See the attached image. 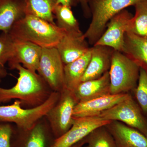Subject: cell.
I'll return each mask as SVG.
<instances>
[{
	"instance_id": "5",
	"label": "cell",
	"mask_w": 147,
	"mask_h": 147,
	"mask_svg": "<svg viewBox=\"0 0 147 147\" xmlns=\"http://www.w3.org/2000/svg\"><path fill=\"white\" fill-rule=\"evenodd\" d=\"M140 67L123 53L114 50L109 71L110 94L132 92L137 87Z\"/></svg>"
},
{
	"instance_id": "32",
	"label": "cell",
	"mask_w": 147,
	"mask_h": 147,
	"mask_svg": "<svg viewBox=\"0 0 147 147\" xmlns=\"http://www.w3.org/2000/svg\"><path fill=\"white\" fill-rule=\"evenodd\" d=\"M87 1H88V2L89 1H90V0H87Z\"/></svg>"
},
{
	"instance_id": "28",
	"label": "cell",
	"mask_w": 147,
	"mask_h": 147,
	"mask_svg": "<svg viewBox=\"0 0 147 147\" xmlns=\"http://www.w3.org/2000/svg\"><path fill=\"white\" fill-rule=\"evenodd\" d=\"M82 6L84 15L86 18H89L91 16L88 2L87 0H78Z\"/></svg>"
},
{
	"instance_id": "21",
	"label": "cell",
	"mask_w": 147,
	"mask_h": 147,
	"mask_svg": "<svg viewBox=\"0 0 147 147\" xmlns=\"http://www.w3.org/2000/svg\"><path fill=\"white\" fill-rule=\"evenodd\" d=\"M26 14L33 15L53 24L57 0H24Z\"/></svg>"
},
{
	"instance_id": "27",
	"label": "cell",
	"mask_w": 147,
	"mask_h": 147,
	"mask_svg": "<svg viewBox=\"0 0 147 147\" xmlns=\"http://www.w3.org/2000/svg\"><path fill=\"white\" fill-rule=\"evenodd\" d=\"M14 127L9 123H0V147H12Z\"/></svg>"
},
{
	"instance_id": "13",
	"label": "cell",
	"mask_w": 147,
	"mask_h": 147,
	"mask_svg": "<svg viewBox=\"0 0 147 147\" xmlns=\"http://www.w3.org/2000/svg\"><path fill=\"white\" fill-rule=\"evenodd\" d=\"M105 126L117 147H147V137L136 129L117 121H111Z\"/></svg>"
},
{
	"instance_id": "23",
	"label": "cell",
	"mask_w": 147,
	"mask_h": 147,
	"mask_svg": "<svg viewBox=\"0 0 147 147\" xmlns=\"http://www.w3.org/2000/svg\"><path fill=\"white\" fill-rule=\"evenodd\" d=\"M134 6L135 15L131 19L128 32L147 38V0L141 1Z\"/></svg>"
},
{
	"instance_id": "3",
	"label": "cell",
	"mask_w": 147,
	"mask_h": 147,
	"mask_svg": "<svg viewBox=\"0 0 147 147\" xmlns=\"http://www.w3.org/2000/svg\"><path fill=\"white\" fill-rule=\"evenodd\" d=\"M143 0H90L88 2L92 20L84 34L90 45L99 39L112 17L126 7L134 6Z\"/></svg>"
},
{
	"instance_id": "9",
	"label": "cell",
	"mask_w": 147,
	"mask_h": 147,
	"mask_svg": "<svg viewBox=\"0 0 147 147\" xmlns=\"http://www.w3.org/2000/svg\"><path fill=\"white\" fill-rule=\"evenodd\" d=\"M45 119L28 129L14 127L12 147H52L56 139Z\"/></svg>"
},
{
	"instance_id": "7",
	"label": "cell",
	"mask_w": 147,
	"mask_h": 147,
	"mask_svg": "<svg viewBox=\"0 0 147 147\" xmlns=\"http://www.w3.org/2000/svg\"><path fill=\"white\" fill-rule=\"evenodd\" d=\"M98 117L105 120L121 122L136 129L147 137V117L130 93L123 100Z\"/></svg>"
},
{
	"instance_id": "4",
	"label": "cell",
	"mask_w": 147,
	"mask_h": 147,
	"mask_svg": "<svg viewBox=\"0 0 147 147\" xmlns=\"http://www.w3.org/2000/svg\"><path fill=\"white\" fill-rule=\"evenodd\" d=\"M60 92H53L41 105L34 108H24L21 102L16 100L13 104L0 105V123H13L21 129H28L45 117L57 102Z\"/></svg>"
},
{
	"instance_id": "31",
	"label": "cell",
	"mask_w": 147,
	"mask_h": 147,
	"mask_svg": "<svg viewBox=\"0 0 147 147\" xmlns=\"http://www.w3.org/2000/svg\"><path fill=\"white\" fill-rule=\"evenodd\" d=\"M86 144V139H85V138H84L83 140H81V141L71 147H83L84 145Z\"/></svg>"
},
{
	"instance_id": "1",
	"label": "cell",
	"mask_w": 147,
	"mask_h": 147,
	"mask_svg": "<svg viewBox=\"0 0 147 147\" xmlns=\"http://www.w3.org/2000/svg\"><path fill=\"white\" fill-rule=\"evenodd\" d=\"M10 69H16L19 76L12 88L0 87V103L16 99L21 101L22 106L34 108L45 102L53 92L37 72L28 70L20 64L15 65Z\"/></svg>"
},
{
	"instance_id": "29",
	"label": "cell",
	"mask_w": 147,
	"mask_h": 147,
	"mask_svg": "<svg viewBox=\"0 0 147 147\" xmlns=\"http://www.w3.org/2000/svg\"><path fill=\"white\" fill-rule=\"evenodd\" d=\"M57 4L71 7L72 4V0H57Z\"/></svg>"
},
{
	"instance_id": "30",
	"label": "cell",
	"mask_w": 147,
	"mask_h": 147,
	"mask_svg": "<svg viewBox=\"0 0 147 147\" xmlns=\"http://www.w3.org/2000/svg\"><path fill=\"white\" fill-rule=\"evenodd\" d=\"M7 71L5 68H0V82L2 79L7 76Z\"/></svg>"
},
{
	"instance_id": "22",
	"label": "cell",
	"mask_w": 147,
	"mask_h": 147,
	"mask_svg": "<svg viewBox=\"0 0 147 147\" xmlns=\"http://www.w3.org/2000/svg\"><path fill=\"white\" fill-rule=\"evenodd\" d=\"M54 14L57 19L56 25L65 32L73 34H83L71 7L57 5L54 9Z\"/></svg>"
},
{
	"instance_id": "25",
	"label": "cell",
	"mask_w": 147,
	"mask_h": 147,
	"mask_svg": "<svg viewBox=\"0 0 147 147\" xmlns=\"http://www.w3.org/2000/svg\"><path fill=\"white\" fill-rule=\"evenodd\" d=\"M132 92L134 99L147 117V73L142 69L140 68L137 87Z\"/></svg>"
},
{
	"instance_id": "24",
	"label": "cell",
	"mask_w": 147,
	"mask_h": 147,
	"mask_svg": "<svg viewBox=\"0 0 147 147\" xmlns=\"http://www.w3.org/2000/svg\"><path fill=\"white\" fill-rule=\"evenodd\" d=\"M85 139L87 145L83 147H117L115 139L105 125L93 130Z\"/></svg>"
},
{
	"instance_id": "16",
	"label": "cell",
	"mask_w": 147,
	"mask_h": 147,
	"mask_svg": "<svg viewBox=\"0 0 147 147\" xmlns=\"http://www.w3.org/2000/svg\"><path fill=\"white\" fill-rule=\"evenodd\" d=\"M91 56L82 82L100 78L110 70L114 50L107 46L94 45Z\"/></svg>"
},
{
	"instance_id": "20",
	"label": "cell",
	"mask_w": 147,
	"mask_h": 147,
	"mask_svg": "<svg viewBox=\"0 0 147 147\" xmlns=\"http://www.w3.org/2000/svg\"><path fill=\"white\" fill-rule=\"evenodd\" d=\"M91 56V48L81 57L64 65L65 87L74 91L82 82Z\"/></svg>"
},
{
	"instance_id": "26",
	"label": "cell",
	"mask_w": 147,
	"mask_h": 147,
	"mask_svg": "<svg viewBox=\"0 0 147 147\" xmlns=\"http://www.w3.org/2000/svg\"><path fill=\"white\" fill-rule=\"evenodd\" d=\"M14 41L9 33L2 32L0 34V68L5 65L13 57Z\"/></svg>"
},
{
	"instance_id": "11",
	"label": "cell",
	"mask_w": 147,
	"mask_h": 147,
	"mask_svg": "<svg viewBox=\"0 0 147 147\" xmlns=\"http://www.w3.org/2000/svg\"><path fill=\"white\" fill-rule=\"evenodd\" d=\"M72 126L61 137L55 139L52 147H71L83 140L95 129L105 126L111 121L98 117L74 118Z\"/></svg>"
},
{
	"instance_id": "17",
	"label": "cell",
	"mask_w": 147,
	"mask_h": 147,
	"mask_svg": "<svg viewBox=\"0 0 147 147\" xmlns=\"http://www.w3.org/2000/svg\"><path fill=\"white\" fill-rule=\"evenodd\" d=\"M74 93L78 102L110 94L109 71L98 79L82 82Z\"/></svg>"
},
{
	"instance_id": "18",
	"label": "cell",
	"mask_w": 147,
	"mask_h": 147,
	"mask_svg": "<svg viewBox=\"0 0 147 147\" xmlns=\"http://www.w3.org/2000/svg\"><path fill=\"white\" fill-rule=\"evenodd\" d=\"M26 14L24 0H0V31L9 33Z\"/></svg>"
},
{
	"instance_id": "8",
	"label": "cell",
	"mask_w": 147,
	"mask_h": 147,
	"mask_svg": "<svg viewBox=\"0 0 147 147\" xmlns=\"http://www.w3.org/2000/svg\"><path fill=\"white\" fill-rule=\"evenodd\" d=\"M64 64L56 47L42 48L38 74L53 92H60L65 87Z\"/></svg>"
},
{
	"instance_id": "10",
	"label": "cell",
	"mask_w": 147,
	"mask_h": 147,
	"mask_svg": "<svg viewBox=\"0 0 147 147\" xmlns=\"http://www.w3.org/2000/svg\"><path fill=\"white\" fill-rule=\"evenodd\" d=\"M133 16L125 9L117 13L110 19L105 31L94 45L107 46L123 53L125 36L127 32L129 31Z\"/></svg>"
},
{
	"instance_id": "2",
	"label": "cell",
	"mask_w": 147,
	"mask_h": 147,
	"mask_svg": "<svg viewBox=\"0 0 147 147\" xmlns=\"http://www.w3.org/2000/svg\"><path fill=\"white\" fill-rule=\"evenodd\" d=\"M14 41L32 42L42 48L56 47L65 32L56 24L30 14L16 22L9 32Z\"/></svg>"
},
{
	"instance_id": "14",
	"label": "cell",
	"mask_w": 147,
	"mask_h": 147,
	"mask_svg": "<svg viewBox=\"0 0 147 147\" xmlns=\"http://www.w3.org/2000/svg\"><path fill=\"white\" fill-rule=\"evenodd\" d=\"M42 48L29 42L14 41L13 57L8 62L10 69L17 64L36 73L38 69Z\"/></svg>"
},
{
	"instance_id": "19",
	"label": "cell",
	"mask_w": 147,
	"mask_h": 147,
	"mask_svg": "<svg viewBox=\"0 0 147 147\" xmlns=\"http://www.w3.org/2000/svg\"><path fill=\"white\" fill-rule=\"evenodd\" d=\"M123 53L147 73V38L127 32Z\"/></svg>"
},
{
	"instance_id": "6",
	"label": "cell",
	"mask_w": 147,
	"mask_h": 147,
	"mask_svg": "<svg viewBox=\"0 0 147 147\" xmlns=\"http://www.w3.org/2000/svg\"><path fill=\"white\" fill-rule=\"evenodd\" d=\"M78 102L74 91L65 87L57 102L45 117L55 139L63 136L72 126L74 110Z\"/></svg>"
},
{
	"instance_id": "12",
	"label": "cell",
	"mask_w": 147,
	"mask_h": 147,
	"mask_svg": "<svg viewBox=\"0 0 147 147\" xmlns=\"http://www.w3.org/2000/svg\"><path fill=\"white\" fill-rule=\"evenodd\" d=\"M128 93L110 94L78 102L74 110V118L98 117L102 112L123 100Z\"/></svg>"
},
{
	"instance_id": "15",
	"label": "cell",
	"mask_w": 147,
	"mask_h": 147,
	"mask_svg": "<svg viewBox=\"0 0 147 147\" xmlns=\"http://www.w3.org/2000/svg\"><path fill=\"white\" fill-rule=\"evenodd\" d=\"M84 34H73L65 32L56 48L64 65L81 57L90 47Z\"/></svg>"
}]
</instances>
